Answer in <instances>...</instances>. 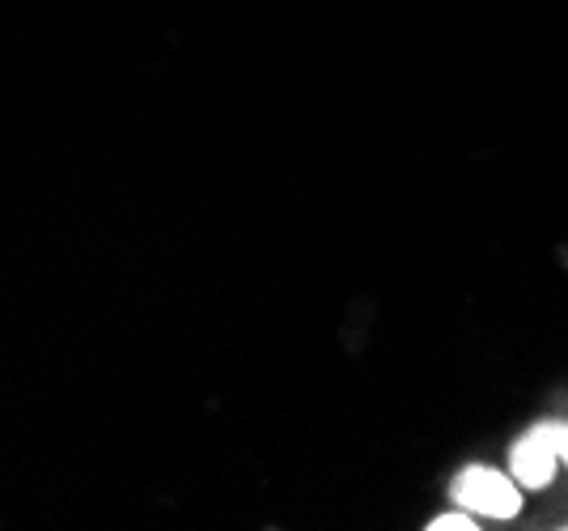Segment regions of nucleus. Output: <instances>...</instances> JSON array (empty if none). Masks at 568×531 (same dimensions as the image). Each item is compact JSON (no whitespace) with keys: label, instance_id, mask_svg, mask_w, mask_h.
Returning a JSON list of instances; mask_svg holds the SVG:
<instances>
[{"label":"nucleus","instance_id":"obj_1","mask_svg":"<svg viewBox=\"0 0 568 531\" xmlns=\"http://www.w3.org/2000/svg\"><path fill=\"white\" fill-rule=\"evenodd\" d=\"M454 502L467 507L471 514H488V519H514L521 510V489L497 468L475 463L454 481Z\"/></svg>","mask_w":568,"mask_h":531},{"label":"nucleus","instance_id":"obj_4","mask_svg":"<svg viewBox=\"0 0 568 531\" xmlns=\"http://www.w3.org/2000/svg\"><path fill=\"white\" fill-rule=\"evenodd\" d=\"M547 434H551V442H556L560 463L568 468V421H547Z\"/></svg>","mask_w":568,"mask_h":531},{"label":"nucleus","instance_id":"obj_2","mask_svg":"<svg viewBox=\"0 0 568 531\" xmlns=\"http://www.w3.org/2000/svg\"><path fill=\"white\" fill-rule=\"evenodd\" d=\"M556 442L547 434V421H539L526 438L514 442V477H518L526 489H544L551 477H556Z\"/></svg>","mask_w":568,"mask_h":531},{"label":"nucleus","instance_id":"obj_3","mask_svg":"<svg viewBox=\"0 0 568 531\" xmlns=\"http://www.w3.org/2000/svg\"><path fill=\"white\" fill-rule=\"evenodd\" d=\"M428 528L433 531H475L479 528V523H471V514H442V519H433V523H428Z\"/></svg>","mask_w":568,"mask_h":531}]
</instances>
